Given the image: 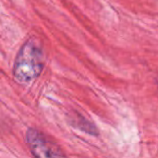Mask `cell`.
<instances>
[{
	"instance_id": "1",
	"label": "cell",
	"mask_w": 158,
	"mask_h": 158,
	"mask_svg": "<svg viewBox=\"0 0 158 158\" xmlns=\"http://www.w3.org/2000/svg\"><path fill=\"white\" fill-rule=\"evenodd\" d=\"M44 65L42 47L32 39L25 42L19 50L13 66V76L17 82L28 84L36 80Z\"/></svg>"
},
{
	"instance_id": "2",
	"label": "cell",
	"mask_w": 158,
	"mask_h": 158,
	"mask_svg": "<svg viewBox=\"0 0 158 158\" xmlns=\"http://www.w3.org/2000/svg\"><path fill=\"white\" fill-rule=\"evenodd\" d=\"M27 145L33 156L39 158L66 156L63 152L52 143L44 133L36 129L30 128L25 136Z\"/></svg>"
},
{
	"instance_id": "3",
	"label": "cell",
	"mask_w": 158,
	"mask_h": 158,
	"mask_svg": "<svg viewBox=\"0 0 158 158\" xmlns=\"http://www.w3.org/2000/svg\"><path fill=\"white\" fill-rule=\"evenodd\" d=\"M71 123L74 127L85 131L88 134L98 135V131H97L96 127L92 122H90L89 120H87L85 118L81 117L78 113L76 115H74V118L71 119Z\"/></svg>"
}]
</instances>
